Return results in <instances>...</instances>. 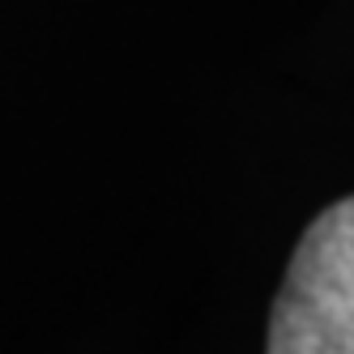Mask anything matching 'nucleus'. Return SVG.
<instances>
[{
	"label": "nucleus",
	"mask_w": 354,
	"mask_h": 354,
	"mask_svg": "<svg viewBox=\"0 0 354 354\" xmlns=\"http://www.w3.org/2000/svg\"><path fill=\"white\" fill-rule=\"evenodd\" d=\"M269 354H354V196L303 231L273 299Z\"/></svg>",
	"instance_id": "f257e3e1"
}]
</instances>
